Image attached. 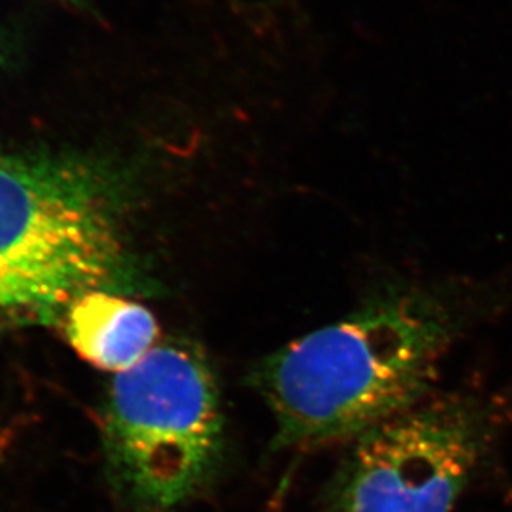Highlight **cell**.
Returning <instances> with one entry per match:
<instances>
[{
  "label": "cell",
  "instance_id": "3957f363",
  "mask_svg": "<svg viewBox=\"0 0 512 512\" xmlns=\"http://www.w3.org/2000/svg\"><path fill=\"white\" fill-rule=\"evenodd\" d=\"M113 488L140 512H171L198 496L223 456L218 382L198 345L156 343L115 373L102 420Z\"/></svg>",
  "mask_w": 512,
  "mask_h": 512
},
{
  "label": "cell",
  "instance_id": "6da1fadb",
  "mask_svg": "<svg viewBox=\"0 0 512 512\" xmlns=\"http://www.w3.org/2000/svg\"><path fill=\"white\" fill-rule=\"evenodd\" d=\"M512 292L466 281L383 277L334 324L262 358L251 383L276 425L274 451L345 445L435 392L441 363Z\"/></svg>",
  "mask_w": 512,
  "mask_h": 512
},
{
  "label": "cell",
  "instance_id": "52a82bcc",
  "mask_svg": "<svg viewBox=\"0 0 512 512\" xmlns=\"http://www.w3.org/2000/svg\"><path fill=\"white\" fill-rule=\"evenodd\" d=\"M62 2H67V4L82 5L85 0H62Z\"/></svg>",
  "mask_w": 512,
  "mask_h": 512
},
{
  "label": "cell",
  "instance_id": "8992f818",
  "mask_svg": "<svg viewBox=\"0 0 512 512\" xmlns=\"http://www.w3.org/2000/svg\"><path fill=\"white\" fill-rule=\"evenodd\" d=\"M19 476L12 458L0 448V512H44L35 491Z\"/></svg>",
  "mask_w": 512,
  "mask_h": 512
},
{
  "label": "cell",
  "instance_id": "7a4b0ae2",
  "mask_svg": "<svg viewBox=\"0 0 512 512\" xmlns=\"http://www.w3.org/2000/svg\"><path fill=\"white\" fill-rule=\"evenodd\" d=\"M115 171L88 158L0 153V337L60 325L95 290L138 284Z\"/></svg>",
  "mask_w": 512,
  "mask_h": 512
},
{
  "label": "cell",
  "instance_id": "277c9868",
  "mask_svg": "<svg viewBox=\"0 0 512 512\" xmlns=\"http://www.w3.org/2000/svg\"><path fill=\"white\" fill-rule=\"evenodd\" d=\"M506 397L433 392L353 440L319 512H451L511 421Z\"/></svg>",
  "mask_w": 512,
  "mask_h": 512
},
{
  "label": "cell",
  "instance_id": "5b68a950",
  "mask_svg": "<svg viewBox=\"0 0 512 512\" xmlns=\"http://www.w3.org/2000/svg\"><path fill=\"white\" fill-rule=\"evenodd\" d=\"M60 325L78 357L113 375L140 362L160 339L150 309L107 290L75 300Z\"/></svg>",
  "mask_w": 512,
  "mask_h": 512
}]
</instances>
